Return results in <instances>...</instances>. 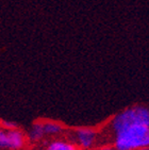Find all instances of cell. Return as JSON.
<instances>
[{
	"mask_svg": "<svg viewBox=\"0 0 149 150\" xmlns=\"http://www.w3.org/2000/svg\"><path fill=\"white\" fill-rule=\"evenodd\" d=\"M113 146L117 150L149 148V126L131 125L113 134Z\"/></svg>",
	"mask_w": 149,
	"mask_h": 150,
	"instance_id": "obj_1",
	"label": "cell"
},
{
	"mask_svg": "<svg viewBox=\"0 0 149 150\" xmlns=\"http://www.w3.org/2000/svg\"><path fill=\"white\" fill-rule=\"evenodd\" d=\"M131 125H145L149 126V109L145 107H132L118 113L110 124L112 133L119 131Z\"/></svg>",
	"mask_w": 149,
	"mask_h": 150,
	"instance_id": "obj_2",
	"label": "cell"
},
{
	"mask_svg": "<svg viewBox=\"0 0 149 150\" xmlns=\"http://www.w3.org/2000/svg\"><path fill=\"white\" fill-rule=\"evenodd\" d=\"M26 144V136L17 128L0 131V146L3 149L20 150Z\"/></svg>",
	"mask_w": 149,
	"mask_h": 150,
	"instance_id": "obj_3",
	"label": "cell"
},
{
	"mask_svg": "<svg viewBox=\"0 0 149 150\" xmlns=\"http://www.w3.org/2000/svg\"><path fill=\"white\" fill-rule=\"evenodd\" d=\"M70 142L82 149L92 148L97 142V133L89 128H80L72 132Z\"/></svg>",
	"mask_w": 149,
	"mask_h": 150,
	"instance_id": "obj_4",
	"label": "cell"
},
{
	"mask_svg": "<svg viewBox=\"0 0 149 150\" xmlns=\"http://www.w3.org/2000/svg\"><path fill=\"white\" fill-rule=\"evenodd\" d=\"M45 150H78V146L70 141L55 139L47 145Z\"/></svg>",
	"mask_w": 149,
	"mask_h": 150,
	"instance_id": "obj_5",
	"label": "cell"
},
{
	"mask_svg": "<svg viewBox=\"0 0 149 150\" xmlns=\"http://www.w3.org/2000/svg\"><path fill=\"white\" fill-rule=\"evenodd\" d=\"M42 124H43L45 136H55L60 134L63 131V127L57 122H53V121H43Z\"/></svg>",
	"mask_w": 149,
	"mask_h": 150,
	"instance_id": "obj_6",
	"label": "cell"
},
{
	"mask_svg": "<svg viewBox=\"0 0 149 150\" xmlns=\"http://www.w3.org/2000/svg\"><path fill=\"white\" fill-rule=\"evenodd\" d=\"M45 137V132H44V128L42 122H36L31 127L29 131V139L32 141H40V139Z\"/></svg>",
	"mask_w": 149,
	"mask_h": 150,
	"instance_id": "obj_7",
	"label": "cell"
},
{
	"mask_svg": "<svg viewBox=\"0 0 149 150\" xmlns=\"http://www.w3.org/2000/svg\"><path fill=\"white\" fill-rule=\"evenodd\" d=\"M2 127L3 129H15L16 126L13 122H10V121H2Z\"/></svg>",
	"mask_w": 149,
	"mask_h": 150,
	"instance_id": "obj_8",
	"label": "cell"
},
{
	"mask_svg": "<svg viewBox=\"0 0 149 150\" xmlns=\"http://www.w3.org/2000/svg\"><path fill=\"white\" fill-rule=\"evenodd\" d=\"M98 150H117L114 146H102L101 148H99Z\"/></svg>",
	"mask_w": 149,
	"mask_h": 150,
	"instance_id": "obj_9",
	"label": "cell"
},
{
	"mask_svg": "<svg viewBox=\"0 0 149 150\" xmlns=\"http://www.w3.org/2000/svg\"><path fill=\"white\" fill-rule=\"evenodd\" d=\"M138 150H149V148H142V149H138Z\"/></svg>",
	"mask_w": 149,
	"mask_h": 150,
	"instance_id": "obj_10",
	"label": "cell"
}]
</instances>
